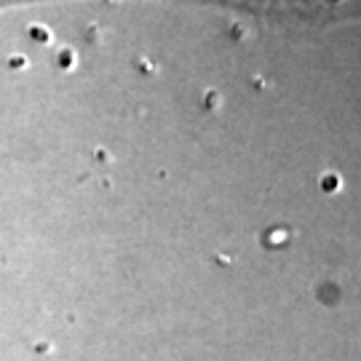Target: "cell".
Returning a JSON list of instances; mask_svg holds the SVG:
<instances>
[{
    "instance_id": "obj_1",
    "label": "cell",
    "mask_w": 361,
    "mask_h": 361,
    "mask_svg": "<svg viewBox=\"0 0 361 361\" xmlns=\"http://www.w3.org/2000/svg\"><path fill=\"white\" fill-rule=\"evenodd\" d=\"M322 190L324 193H337V190H340V177H337V174H324Z\"/></svg>"
},
{
    "instance_id": "obj_2",
    "label": "cell",
    "mask_w": 361,
    "mask_h": 361,
    "mask_svg": "<svg viewBox=\"0 0 361 361\" xmlns=\"http://www.w3.org/2000/svg\"><path fill=\"white\" fill-rule=\"evenodd\" d=\"M73 65H75V54L70 51V49H65V51L59 54V67L67 70V67H73Z\"/></svg>"
},
{
    "instance_id": "obj_3",
    "label": "cell",
    "mask_w": 361,
    "mask_h": 361,
    "mask_svg": "<svg viewBox=\"0 0 361 361\" xmlns=\"http://www.w3.org/2000/svg\"><path fill=\"white\" fill-rule=\"evenodd\" d=\"M30 35H32V38H38V43H49V40H51V35H49L43 27H32V30H30Z\"/></svg>"
},
{
    "instance_id": "obj_4",
    "label": "cell",
    "mask_w": 361,
    "mask_h": 361,
    "mask_svg": "<svg viewBox=\"0 0 361 361\" xmlns=\"http://www.w3.org/2000/svg\"><path fill=\"white\" fill-rule=\"evenodd\" d=\"M8 65H11V67H25V59H22V56H11V59H8Z\"/></svg>"
},
{
    "instance_id": "obj_5",
    "label": "cell",
    "mask_w": 361,
    "mask_h": 361,
    "mask_svg": "<svg viewBox=\"0 0 361 361\" xmlns=\"http://www.w3.org/2000/svg\"><path fill=\"white\" fill-rule=\"evenodd\" d=\"M209 110H214V107H217V94H214V91H212V94H209V104H207Z\"/></svg>"
},
{
    "instance_id": "obj_6",
    "label": "cell",
    "mask_w": 361,
    "mask_h": 361,
    "mask_svg": "<svg viewBox=\"0 0 361 361\" xmlns=\"http://www.w3.org/2000/svg\"><path fill=\"white\" fill-rule=\"evenodd\" d=\"M332 3H340V0H332Z\"/></svg>"
}]
</instances>
